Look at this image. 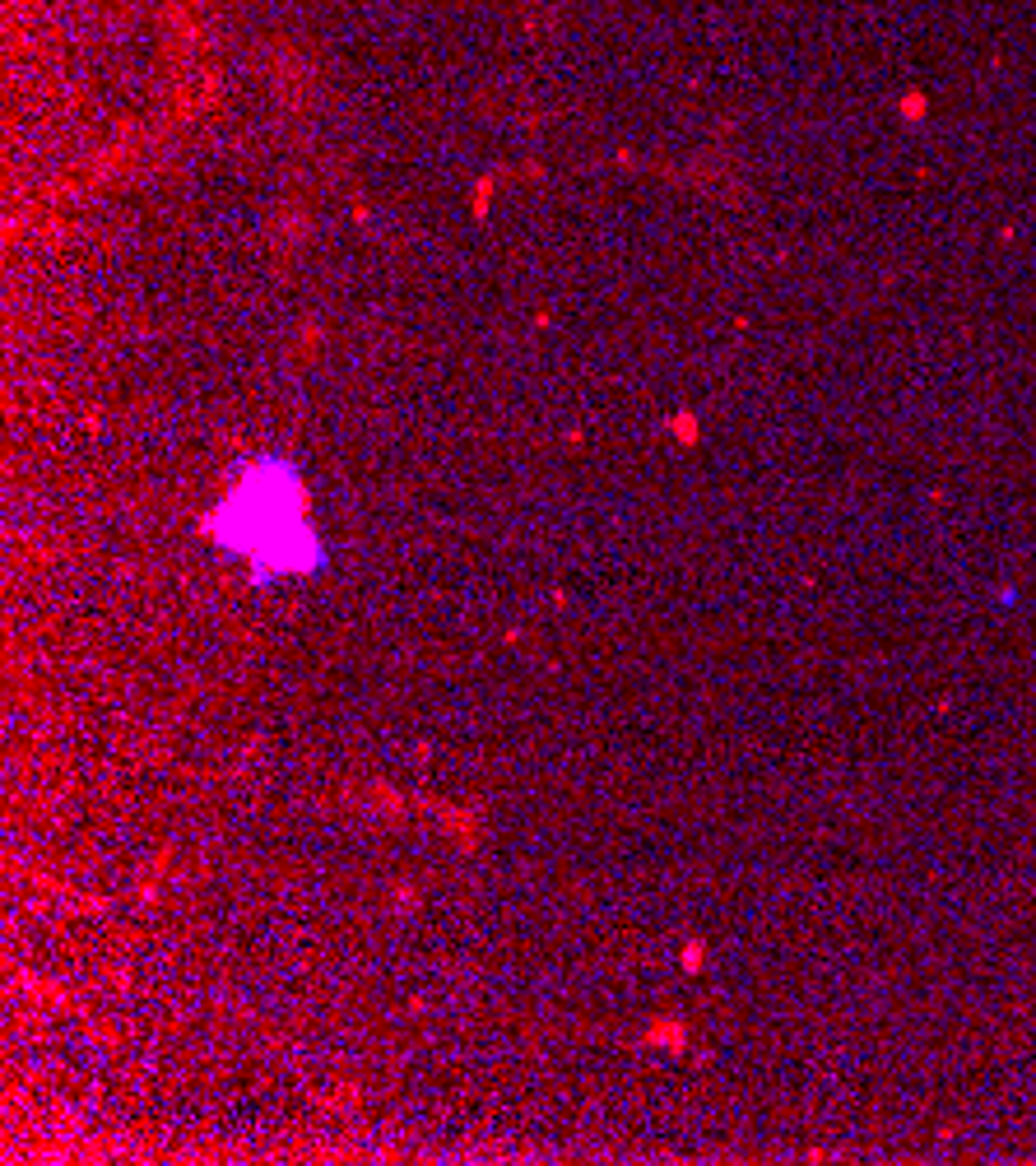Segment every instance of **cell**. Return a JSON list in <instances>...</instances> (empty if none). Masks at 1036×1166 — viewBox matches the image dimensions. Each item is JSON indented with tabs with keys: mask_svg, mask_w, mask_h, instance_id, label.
<instances>
[{
	"mask_svg": "<svg viewBox=\"0 0 1036 1166\" xmlns=\"http://www.w3.org/2000/svg\"><path fill=\"white\" fill-rule=\"evenodd\" d=\"M210 534L223 549L251 558L260 576H293L321 567V544L302 521L298 474L280 460L256 465L233 489V497L218 507Z\"/></svg>",
	"mask_w": 1036,
	"mask_h": 1166,
	"instance_id": "6da1fadb",
	"label": "cell"
}]
</instances>
